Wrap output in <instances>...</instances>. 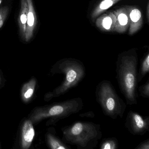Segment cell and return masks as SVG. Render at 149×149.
Wrapping results in <instances>:
<instances>
[{"label":"cell","instance_id":"1","mask_svg":"<svg viewBox=\"0 0 149 149\" xmlns=\"http://www.w3.org/2000/svg\"><path fill=\"white\" fill-rule=\"evenodd\" d=\"M138 58L134 51L125 52L118 56L116 64V79L126 104H137Z\"/></svg>","mask_w":149,"mask_h":149},{"label":"cell","instance_id":"2","mask_svg":"<svg viewBox=\"0 0 149 149\" xmlns=\"http://www.w3.org/2000/svg\"><path fill=\"white\" fill-rule=\"evenodd\" d=\"M61 130L62 141L77 149L95 148L102 136L100 124L87 121H76Z\"/></svg>","mask_w":149,"mask_h":149},{"label":"cell","instance_id":"3","mask_svg":"<svg viewBox=\"0 0 149 149\" xmlns=\"http://www.w3.org/2000/svg\"><path fill=\"white\" fill-rule=\"evenodd\" d=\"M54 73L63 74V79L50 94V97H57L64 95L77 87L86 76V69L82 62L73 58H66L58 62L54 67Z\"/></svg>","mask_w":149,"mask_h":149},{"label":"cell","instance_id":"4","mask_svg":"<svg viewBox=\"0 0 149 149\" xmlns=\"http://www.w3.org/2000/svg\"><path fill=\"white\" fill-rule=\"evenodd\" d=\"M95 95L104 115L114 120L118 117H123L126 104L119 96L111 82L106 80L100 82L97 85Z\"/></svg>","mask_w":149,"mask_h":149},{"label":"cell","instance_id":"5","mask_svg":"<svg viewBox=\"0 0 149 149\" xmlns=\"http://www.w3.org/2000/svg\"><path fill=\"white\" fill-rule=\"evenodd\" d=\"M125 126L130 134L143 136L149 130V116H144L136 111L130 110L126 116Z\"/></svg>","mask_w":149,"mask_h":149},{"label":"cell","instance_id":"6","mask_svg":"<svg viewBox=\"0 0 149 149\" xmlns=\"http://www.w3.org/2000/svg\"><path fill=\"white\" fill-rule=\"evenodd\" d=\"M113 13L116 19L114 31L119 33H125L130 25V12L128 7L119 8Z\"/></svg>","mask_w":149,"mask_h":149},{"label":"cell","instance_id":"7","mask_svg":"<svg viewBox=\"0 0 149 149\" xmlns=\"http://www.w3.org/2000/svg\"><path fill=\"white\" fill-rule=\"evenodd\" d=\"M27 1L28 6V12L25 41L26 42H28L31 40L33 36L34 32L37 24V18L33 4V0Z\"/></svg>","mask_w":149,"mask_h":149},{"label":"cell","instance_id":"8","mask_svg":"<svg viewBox=\"0 0 149 149\" xmlns=\"http://www.w3.org/2000/svg\"><path fill=\"white\" fill-rule=\"evenodd\" d=\"M130 12V25L129 34L136 33L142 27L143 18L141 11L135 7H128Z\"/></svg>","mask_w":149,"mask_h":149},{"label":"cell","instance_id":"9","mask_svg":"<svg viewBox=\"0 0 149 149\" xmlns=\"http://www.w3.org/2000/svg\"><path fill=\"white\" fill-rule=\"evenodd\" d=\"M116 20L114 13L110 12L99 17L96 21V25L103 32H113L115 29Z\"/></svg>","mask_w":149,"mask_h":149},{"label":"cell","instance_id":"10","mask_svg":"<svg viewBox=\"0 0 149 149\" xmlns=\"http://www.w3.org/2000/svg\"><path fill=\"white\" fill-rule=\"evenodd\" d=\"M28 12L27 1L21 0V7L18 17V22L19 29L20 35L22 40H25L26 27L27 15Z\"/></svg>","mask_w":149,"mask_h":149},{"label":"cell","instance_id":"11","mask_svg":"<svg viewBox=\"0 0 149 149\" xmlns=\"http://www.w3.org/2000/svg\"><path fill=\"white\" fill-rule=\"evenodd\" d=\"M35 136V130L30 120H27L22 128V145L23 149L29 148Z\"/></svg>","mask_w":149,"mask_h":149},{"label":"cell","instance_id":"12","mask_svg":"<svg viewBox=\"0 0 149 149\" xmlns=\"http://www.w3.org/2000/svg\"><path fill=\"white\" fill-rule=\"evenodd\" d=\"M49 146L52 149H71V146L56 136L54 133L49 132L47 136Z\"/></svg>","mask_w":149,"mask_h":149},{"label":"cell","instance_id":"13","mask_svg":"<svg viewBox=\"0 0 149 149\" xmlns=\"http://www.w3.org/2000/svg\"><path fill=\"white\" fill-rule=\"evenodd\" d=\"M120 1V0H102V1L92 12L91 18L92 19L96 18Z\"/></svg>","mask_w":149,"mask_h":149},{"label":"cell","instance_id":"14","mask_svg":"<svg viewBox=\"0 0 149 149\" xmlns=\"http://www.w3.org/2000/svg\"><path fill=\"white\" fill-rule=\"evenodd\" d=\"M149 72V53L147 52L140 62L139 70L138 72V82H140Z\"/></svg>","mask_w":149,"mask_h":149},{"label":"cell","instance_id":"15","mask_svg":"<svg viewBox=\"0 0 149 149\" xmlns=\"http://www.w3.org/2000/svg\"><path fill=\"white\" fill-rule=\"evenodd\" d=\"M35 85V80L32 79L23 86L22 89V98L25 102H27L33 96Z\"/></svg>","mask_w":149,"mask_h":149},{"label":"cell","instance_id":"16","mask_svg":"<svg viewBox=\"0 0 149 149\" xmlns=\"http://www.w3.org/2000/svg\"><path fill=\"white\" fill-rule=\"evenodd\" d=\"M119 143L117 139L115 137L105 138L102 140L99 146L100 149H117Z\"/></svg>","mask_w":149,"mask_h":149},{"label":"cell","instance_id":"17","mask_svg":"<svg viewBox=\"0 0 149 149\" xmlns=\"http://www.w3.org/2000/svg\"><path fill=\"white\" fill-rule=\"evenodd\" d=\"M138 91L140 96L143 98H149V79L145 83L139 87Z\"/></svg>","mask_w":149,"mask_h":149},{"label":"cell","instance_id":"18","mask_svg":"<svg viewBox=\"0 0 149 149\" xmlns=\"http://www.w3.org/2000/svg\"><path fill=\"white\" fill-rule=\"evenodd\" d=\"M9 8L7 6L2 7L0 8V29L1 28L5 23L8 15Z\"/></svg>","mask_w":149,"mask_h":149},{"label":"cell","instance_id":"19","mask_svg":"<svg viewBox=\"0 0 149 149\" xmlns=\"http://www.w3.org/2000/svg\"><path fill=\"white\" fill-rule=\"evenodd\" d=\"M135 149H149V138L140 143Z\"/></svg>","mask_w":149,"mask_h":149},{"label":"cell","instance_id":"20","mask_svg":"<svg viewBox=\"0 0 149 149\" xmlns=\"http://www.w3.org/2000/svg\"><path fill=\"white\" fill-rule=\"evenodd\" d=\"M79 116L82 118L86 117L93 118L95 117V115L93 111H88L85 113H81V114H79Z\"/></svg>","mask_w":149,"mask_h":149},{"label":"cell","instance_id":"21","mask_svg":"<svg viewBox=\"0 0 149 149\" xmlns=\"http://www.w3.org/2000/svg\"><path fill=\"white\" fill-rule=\"evenodd\" d=\"M148 12H149V4H148L147 5V19H148V21L149 20V13H148Z\"/></svg>","mask_w":149,"mask_h":149},{"label":"cell","instance_id":"22","mask_svg":"<svg viewBox=\"0 0 149 149\" xmlns=\"http://www.w3.org/2000/svg\"><path fill=\"white\" fill-rule=\"evenodd\" d=\"M2 0H0V5L1 4V3H2Z\"/></svg>","mask_w":149,"mask_h":149}]
</instances>
